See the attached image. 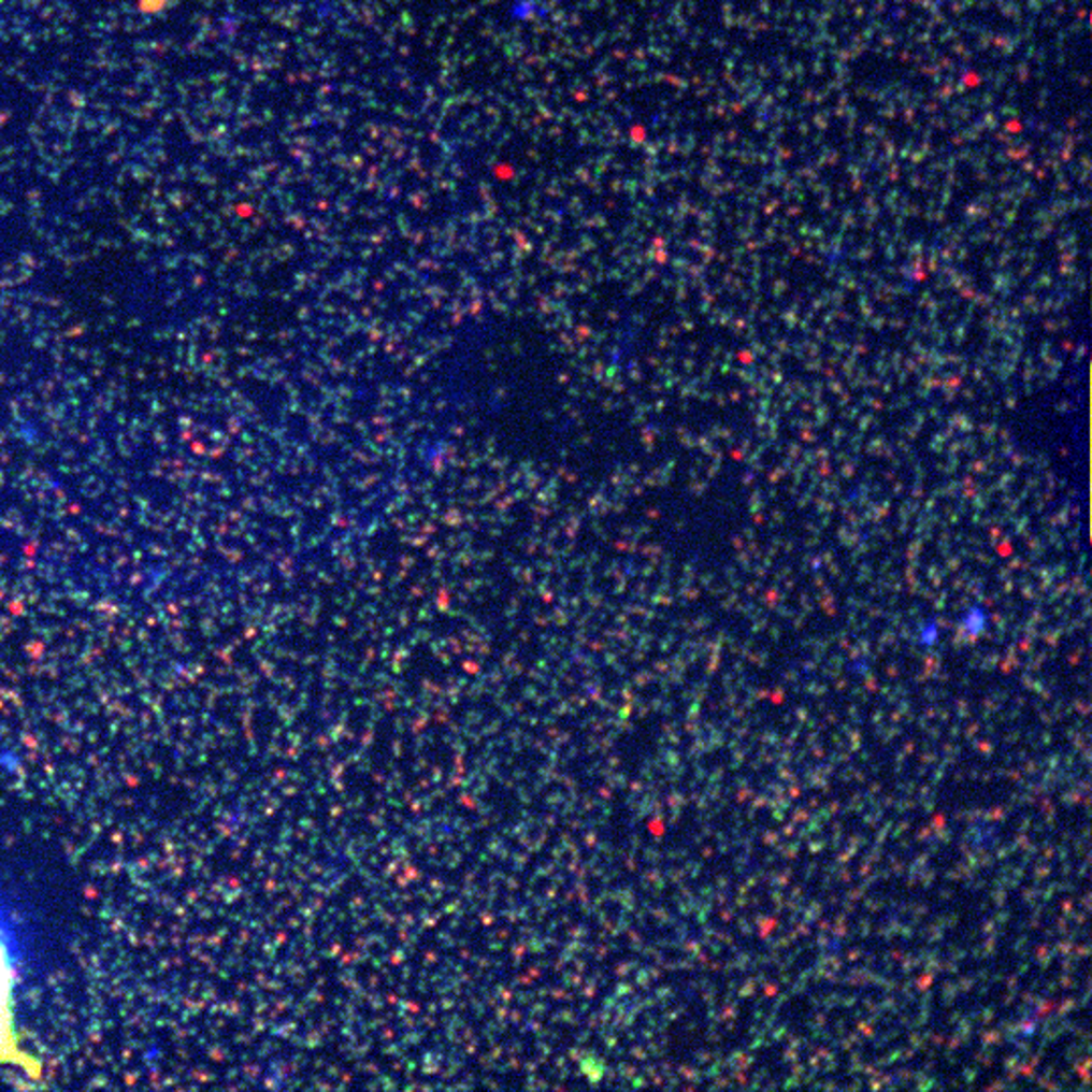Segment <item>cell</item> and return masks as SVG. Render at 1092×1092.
<instances>
[{"instance_id": "6da1fadb", "label": "cell", "mask_w": 1092, "mask_h": 1092, "mask_svg": "<svg viewBox=\"0 0 1092 1092\" xmlns=\"http://www.w3.org/2000/svg\"><path fill=\"white\" fill-rule=\"evenodd\" d=\"M0 1064H17L31 1078H39L41 1066L18 1048L13 1014V967L4 943L0 940Z\"/></svg>"}]
</instances>
